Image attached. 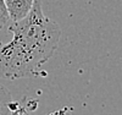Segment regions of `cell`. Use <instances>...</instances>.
I'll list each match as a JSON object with an SVG mask.
<instances>
[{"label": "cell", "mask_w": 122, "mask_h": 115, "mask_svg": "<svg viewBox=\"0 0 122 115\" xmlns=\"http://www.w3.org/2000/svg\"><path fill=\"white\" fill-rule=\"evenodd\" d=\"M0 22L4 26L10 22V16H9V11H7V7L5 4V0H0Z\"/></svg>", "instance_id": "3957f363"}, {"label": "cell", "mask_w": 122, "mask_h": 115, "mask_svg": "<svg viewBox=\"0 0 122 115\" xmlns=\"http://www.w3.org/2000/svg\"><path fill=\"white\" fill-rule=\"evenodd\" d=\"M3 26H4V25H3L1 22H0V31H1V28H3Z\"/></svg>", "instance_id": "277c9868"}, {"label": "cell", "mask_w": 122, "mask_h": 115, "mask_svg": "<svg viewBox=\"0 0 122 115\" xmlns=\"http://www.w3.org/2000/svg\"><path fill=\"white\" fill-rule=\"evenodd\" d=\"M34 0H5L10 21H17L25 17L30 10Z\"/></svg>", "instance_id": "7a4b0ae2"}, {"label": "cell", "mask_w": 122, "mask_h": 115, "mask_svg": "<svg viewBox=\"0 0 122 115\" xmlns=\"http://www.w3.org/2000/svg\"><path fill=\"white\" fill-rule=\"evenodd\" d=\"M9 31L12 39L0 44V81L39 76L59 47L60 26L44 15L42 1L34 0L25 17L11 21Z\"/></svg>", "instance_id": "6da1fadb"}]
</instances>
